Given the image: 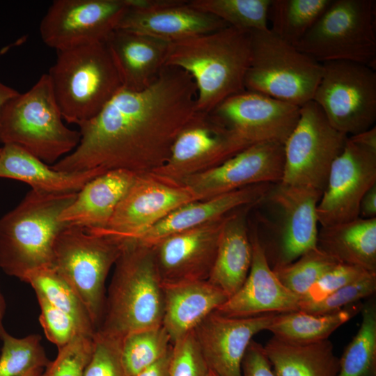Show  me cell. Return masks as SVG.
I'll use <instances>...</instances> for the list:
<instances>
[{"label":"cell","instance_id":"obj_1","mask_svg":"<svg viewBox=\"0 0 376 376\" xmlns=\"http://www.w3.org/2000/svg\"><path fill=\"white\" fill-rule=\"evenodd\" d=\"M192 77L164 66L146 88H120L92 119L79 125V145L51 167L62 172L95 169L151 172L169 158L172 145L196 113Z\"/></svg>","mask_w":376,"mask_h":376},{"label":"cell","instance_id":"obj_2","mask_svg":"<svg viewBox=\"0 0 376 376\" xmlns=\"http://www.w3.org/2000/svg\"><path fill=\"white\" fill-rule=\"evenodd\" d=\"M251 32L226 26L168 43L164 66L187 72L196 88V111L211 113L244 91L251 61Z\"/></svg>","mask_w":376,"mask_h":376},{"label":"cell","instance_id":"obj_3","mask_svg":"<svg viewBox=\"0 0 376 376\" xmlns=\"http://www.w3.org/2000/svg\"><path fill=\"white\" fill-rule=\"evenodd\" d=\"M106 293L96 331L122 340L127 334L162 324L164 295L152 248L125 240Z\"/></svg>","mask_w":376,"mask_h":376},{"label":"cell","instance_id":"obj_4","mask_svg":"<svg viewBox=\"0 0 376 376\" xmlns=\"http://www.w3.org/2000/svg\"><path fill=\"white\" fill-rule=\"evenodd\" d=\"M77 193L30 190L0 219V268L24 281L31 272L52 267L55 241L66 226L59 218Z\"/></svg>","mask_w":376,"mask_h":376},{"label":"cell","instance_id":"obj_5","mask_svg":"<svg viewBox=\"0 0 376 376\" xmlns=\"http://www.w3.org/2000/svg\"><path fill=\"white\" fill-rule=\"evenodd\" d=\"M47 74L63 120L78 126L123 88L106 42L57 51Z\"/></svg>","mask_w":376,"mask_h":376},{"label":"cell","instance_id":"obj_6","mask_svg":"<svg viewBox=\"0 0 376 376\" xmlns=\"http://www.w3.org/2000/svg\"><path fill=\"white\" fill-rule=\"evenodd\" d=\"M48 74L26 92L10 100L0 115V141L13 144L47 164L72 152L79 131L65 125Z\"/></svg>","mask_w":376,"mask_h":376},{"label":"cell","instance_id":"obj_7","mask_svg":"<svg viewBox=\"0 0 376 376\" xmlns=\"http://www.w3.org/2000/svg\"><path fill=\"white\" fill-rule=\"evenodd\" d=\"M125 240L65 226L54 246L52 267L68 282L98 329L104 313L105 282Z\"/></svg>","mask_w":376,"mask_h":376},{"label":"cell","instance_id":"obj_8","mask_svg":"<svg viewBox=\"0 0 376 376\" xmlns=\"http://www.w3.org/2000/svg\"><path fill=\"white\" fill-rule=\"evenodd\" d=\"M251 61L244 86L299 107L313 100L323 65L271 32H251Z\"/></svg>","mask_w":376,"mask_h":376},{"label":"cell","instance_id":"obj_9","mask_svg":"<svg viewBox=\"0 0 376 376\" xmlns=\"http://www.w3.org/2000/svg\"><path fill=\"white\" fill-rule=\"evenodd\" d=\"M295 47L321 63L347 61L375 70V1L331 0Z\"/></svg>","mask_w":376,"mask_h":376},{"label":"cell","instance_id":"obj_10","mask_svg":"<svg viewBox=\"0 0 376 376\" xmlns=\"http://www.w3.org/2000/svg\"><path fill=\"white\" fill-rule=\"evenodd\" d=\"M347 137L329 123L315 102L301 106L297 125L283 145L281 182L322 194L331 165L343 151Z\"/></svg>","mask_w":376,"mask_h":376},{"label":"cell","instance_id":"obj_11","mask_svg":"<svg viewBox=\"0 0 376 376\" xmlns=\"http://www.w3.org/2000/svg\"><path fill=\"white\" fill-rule=\"evenodd\" d=\"M313 100L329 123L347 136L365 131L376 120L375 70L360 63H322Z\"/></svg>","mask_w":376,"mask_h":376},{"label":"cell","instance_id":"obj_12","mask_svg":"<svg viewBox=\"0 0 376 376\" xmlns=\"http://www.w3.org/2000/svg\"><path fill=\"white\" fill-rule=\"evenodd\" d=\"M250 145L212 113L196 112L174 141L165 163L150 173L180 183L219 165Z\"/></svg>","mask_w":376,"mask_h":376},{"label":"cell","instance_id":"obj_13","mask_svg":"<svg viewBox=\"0 0 376 376\" xmlns=\"http://www.w3.org/2000/svg\"><path fill=\"white\" fill-rule=\"evenodd\" d=\"M321 196L304 187L281 182L272 186L264 200L276 210L278 218L273 238L261 243L272 268L289 264L317 247V206Z\"/></svg>","mask_w":376,"mask_h":376},{"label":"cell","instance_id":"obj_14","mask_svg":"<svg viewBox=\"0 0 376 376\" xmlns=\"http://www.w3.org/2000/svg\"><path fill=\"white\" fill-rule=\"evenodd\" d=\"M199 201L183 184L152 173L136 175L107 226L91 232L122 240H135L177 208Z\"/></svg>","mask_w":376,"mask_h":376},{"label":"cell","instance_id":"obj_15","mask_svg":"<svg viewBox=\"0 0 376 376\" xmlns=\"http://www.w3.org/2000/svg\"><path fill=\"white\" fill-rule=\"evenodd\" d=\"M127 6V0H55L40 22L41 39L56 52L106 42Z\"/></svg>","mask_w":376,"mask_h":376},{"label":"cell","instance_id":"obj_16","mask_svg":"<svg viewBox=\"0 0 376 376\" xmlns=\"http://www.w3.org/2000/svg\"><path fill=\"white\" fill-rule=\"evenodd\" d=\"M376 184V152L349 139L331 165L317 206L318 224L330 226L359 217L365 193Z\"/></svg>","mask_w":376,"mask_h":376},{"label":"cell","instance_id":"obj_17","mask_svg":"<svg viewBox=\"0 0 376 376\" xmlns=\"http://www.w3.org/2000/svg\"><path fill=\"white\" fill-rule=\"evenodd\" d=\"M283 166V144L257 143L180 183L191 189L201 201L254 185L281 182Z\"/></svg>","mask_w":376,"mask_h":376},{"label":"cell","instance_id":"obj_18","mask_svg":"<svg viewBox=\"0 0 376 376\" xmlns=\"http://www.w3.org/2000/svg\"><path fill=\"white\" fill-rule=\"evenodd\" d=\"M250 144L284 145L300 115V107L245 90L222 102L212 112Z\"/></svg>","mask_w":376,"mask_h":376},{"label":"cell","instance_id":"obj_19","mask_svg":"<svg viewBox=\"0 0 376 376\" xmlns=\"http://www.w3.org/2000/svg\"><path fill=\"white\" fill-rule=\"evenodd\" d=\"M230 214L170 235L150 246L162 284L208 279L221 230Z\"/></svg>","mask_w":376,"mask_h":376},{"label":"cell","instance_id":"obj_20","mask_svg":"<svg viewBox=\"0 0 376 376\" xmlns=\"http://www.w3.org/2000/svg\"><path fill=\"white\" fill-rule=\"evenodd\" d=\"M116 29L150 36L167 43L228 26L217 17L185 0H127Z\"/></svg>","mask_w":376,"mask_h":376},{"label":"cell","instance_id":"obj_21","mask_svg":"<svg viewBox=\"0 0 376 376\" xmlns=\"http://www.w3.org/2000/svg\"><path fill=\"white\" fill-rule=\"evenodd\" d=\"M277 313L231 318L216 311L193 331L210 371L217 376H242V363L253 338L267 330Z\"/></svg>","mask_w":376,"mask_h":376},{"label":"cell","instance_id":"obj_22","mask_svg":"<svg viewBox=\"0 0 376 376\" xmlns=\"http://www.w3.org/2000/svg\"><path fill=\"white\" fill-rule=\"evenodd\" d=\"M252 260L241 288L215 311L224 316L247 318L299 311L300 297L285 288L268 263L257 228L249 230Z\"/></svg>","mask_w":376,"mask_h":376},{"label":"cell","instance_id":"obj_23","mask_svg":"<svg viewBox=\"0 0 376 376\" xmlns=\"http://www.w3.org/2000/svg\"><path fill=\"white\" fill-rule=\"evenodd\" d=\"M273 185H254L187 203L171 212L135 240L152 246L170 235L217 219L244 206L256 205L263 201Z\"/></svg>","mask_w":376,"mask_h":376},{"label":"cell","instance_id":"obj_24","mask_svg":"<svg viewBox=\"0 0 376 376\" xmlns=\"http://www.w3.org/2000/svg\"><path fill=\"white\" fill-rule=\"evenodd\" d=\"M137 174L125 170L104 173L86 183L61 213L66 226L95 230L104 228Z\"/></svg>","mask_w":376,"mask_h":376},{"label":"cell","instance_id":"obj_25","mask_svg":"<svg viewBox=\"0 0 376 376\" xmlns=\"http://www.w3.org/2000/svg\"><path fill=\"white\" fill-rule=\"evenodd\" d=\"M164 315L162 327L172 344L183 338L211 313L215 311L228 296L207 281L162 284Z\"/></svg>","mask_w":376,"mask_h":376},{"label":"cell","instance_id":"obj_26","mask_svg":"<svg viewBox=\"0 0 376 376\" xmlns=\"http://www.w3.org/2000/svg\"><path fill=\"white\" fill-rule=\"evenodd\" d=\"M106 44L125 89L146 88L164 67L168 43L161 40L116 29Z\"/></svg>","mask_w":376,"mask_h":376},{"label":"cell","instance_id":"obj_27","mask_svg":"<svg viewBox=\"0 0 376 376\" xmlns=\"http://www.w3.org/2000/svg\"><path fill=\"white\" fill-rule=\"evenodd\" d=\"M253 205L235 210L221 230L214 262L207 281L224 291L228 298L243 285L252 260V246L246 224Z\"/></svg>","mask_w":376,"mask_h":376},{"label":"cell","instance_id":"obj_28","mask_svg":"<svg viewBox=\"0 0 376 376\" xmlns=\"http://www.w3.org/2000/svg\"><path fill=\"white\" fill-rule=\"evenodd\" d=\"M95 169L81 172H62L13 144H4L0 151V178L27 183L31 189L49 194L78 193L95 177L105 173Z\"/></svg>","mask_w":376,"mask_h":376},{"label":"cell","instance_id":"obj_29","mask_svg":"<svg viewBox=\"0 0 376 376\" xmlns=\"http://www.w3.org/2000/svg\"><path fill=\"white\" fill-rule=\"evenodd\" d=\"M317 246L338 263L376 272V218L320 226Z\"/></svg>","mask_w":376,"mask_h":376},{"label":"cell","instance_id":"obj_30","mask_svg":"<svg viewBox=\"0 0 376 376\" xmlns=\"http://www.w3.org/2000/svg\"><path fill=\"white\" fill-rule=\"evenodd\" d=\"M274 376H337L339 358L329 339L295 343L272 337L263 346Z\"/></svg>","mask_w":376,"mask_h":376},{"label":"cell","instance_id":"obj_31","mask_svg":"<svg viewBox=\"0 0 376 376\" xmlns=\"http://www.w3.org/2000/svg\"><path fill=\"white\" fill-rule=\"evenodd\" d=\"M357 302L327 314H311L302 311L277 313L267 329L273 336L295 343H313L328 339L339 327L361 311Z\"/></svg>","mask_w":376,"mask_h":376},{"label":"cell","instance_id":"obj_32","mask_svg":"<svg viewBox=\"0 0 376 376\" xmlns=\"http://www.w3.org/2000/svg\"><path fill=\"white\" fill-rule=\"evenodd\" d=\"M331 0H271L269 30L296 46L320 17Z\"/></svg>","mask_w":376,"mask_h":376},{"label":"cell","instance_id":"obj_33","mask_svg":"<svg viewBox=\"0 0 376 376\" xmlns=\"http://www.w3.org/2000/svg\"><path fill=\"white\" fill-rule=\"evenodd\" d=\"M359 329L339 358L337 376H376V302L363 304Z\"/></svg>","mask_w":376,"mask_h":376},{"label":"cell","instance_id":"obj_34","mask_svg":"<svg viewBox=\"0 0 376 376\" xmlns=\"http://www.w3.org/2000/svg\"><path fill=\"white\" fill-rule=\"evenodd\" d=\"M36 295L70 315L84 334L93 336L95 329L85 306L68 282L53 267L40 268L29 274L24 280Z\"/></svg>","mask_w":376,"mask_h":376},{"label":"cell","instance_id":"obj_35","mask_svg":"<svg viewBox=\"0 0 376 376\" xmlns=\"http://www.w3.org/2000/svg\"><path fill=\"white\" fill-rule=\"evenodd\" d=\"M271 0H191L194 8L212 14L228 26L248 32L267 31Z\"/></svg>","mask_w":376,"mask_h":376},{"label":"cell","instance_id":"obj_36","mask_svg":"<svg viewBox=\"0 0 376 376\" xmlns=\"http://www.w3.org/2000/svg\"><path fill=\"white\" fill-rule=\"evenodd\" d=\"M173 344L161 326L133 331L120 343V357L128 376H134L163 357Z\"/></svg>","mask_w":376,"mask_h":376},{"label":"cell","instance_id":"obj_37","mask_svg":"<svg viewBox=\"0 0 376 376\" xmlns=\"http://www.w3.org/2000/svg\"><path fill=\"white\" fill-rule=\"evenodd\" d=\"M0 339V376H22L33 368H45L50 361L38 334L15 338L3 327Z\"/></svg>","mask_w":376,"mask_h":376},{"label":"cell","instance_id":"obj_38","mask_svg":"<svg viewBox=\"0 0 376 376\" xmlns=\"http://www.w3.org/2000/svg\"><path fill=\"white\" fill-rule=\"evenodd\" d=\"M337 263L317 246L295 261L272 269L285 288L301 297L323 274Z\"/></svg>","mask_w":376,"mask_h":376},{"label":"cell","instance_id":"obj_39","mask_svg":"<svg viewBox=\"0 0 376 376\" xmlns=\"http://www.w3.org/2000/svg\"><path fill=\"white\" fill-rule=\"evenodd\" d=\"M375 291L376 272H368L318 301H299V310L317 315L336 312L373 296Z\"/></svg>","mask_w":376,"mask_h":376},{"label":"cell","instance_id":"obj_40","mask_svg":"<svg viewBox=\"0 0 376 376\" xmlns=\"http://www.w3.org/2000/svg\"><path fill=\"white\" fill-rule=\"evenodd\" d=\"M93 350V336L80 334L58 348V354L41 376H84Z\"/></svg>","mask_w":376,"mask_h":376},{"label":"cell","instance_id":"obj_41","mask_svg":"<svg viewBox=\"0 0 376 376\" xmlns=\"http://www.w3.org/2000/svg\"><path fill=\"white\" fill-rule=\"evenodd\" d=\"M121 340L103 335H93V350L84 376H128L120 357Z\"/></svg>","mask_w":376,"mask_h":376},{"label":"cell","instance_id":"obj_42","mask_svg":"<svg viewBox=\"0 0 376 376\" xmlns=\"http://www.w3.org/2000/svg\"><path fill=\"white\" fill-rule=\"evenodd\" d=\"M40 308V322L47 338L58 348L62 347L80 334H84L75 320L68 313L36 295Z\"/></svg>","mask_w":376,"mask_h":376},{"label":"cell","instance_id":"obj_43","mask_svg":"<svg viewBox=\"0 0 376 376\" xmlns=\"http://www.w3.org/2000/svg\"><path fill=\"white\" fill-rule=\"evenodd\" d=\"M210 369L191 331L173 344L169 376H209Z\"/></svg>","mask_w":376,"mask_h":376},{"label":"cell","instance_id":"obj_44","mask_svg":"<svg viewBox=\"0 0 376 376\" xmlns=\"http://www.w3.org/2000/svg\"><path fill=\"white\" fill-rule=\"evenodd\" d=\"M368 272L359 267L338 263L327 270L300 297L301 302L318 301L343 286L359 279Z\"/></svg>","mask_w":376,"mask_h":376},{"label":"cell","instance_id":"obj_45","mask_svg":"<svg viewBox=\"0 0 376 376\" xmlns=\"http://www.w3.org/2000/svg\"><path fill=\"white\" fill-rule=\"evenodd\" d=\"M242 376H274L263 345L252 340L242 363Z\"/></svg>","mask_w":376,"mask_h":376},{"label":"cell","instance_id":"obj_46","mask_svg":"<svg viewBox=\"0 0 376 376\" xmlns=\"http://www.w3.org/2000/svg\"><path fill=\"white\" fill-rule=\"evenodd\" d=\"M172 350L173 345L163 357L134 376H169Z\"/></svg>","mask_w":376,"mask_h":376},{"label":"cell","instance_id":"obj_47","mask_svg":"<svg viewBox=\"0 0 376 376\" xmlns=\"http://www.w3.org/2000/svg\"><path fill=\"white\" fill-rule=\"evenodd\" d=\"M359 217L376 218V184L371 187L362 197L359 204Z\"/></svg>","mask_w":376,"mask_h":376},{"label":"cell","instance_id":"obj_48","mask_svg":"<svg viewBox=\"0 0 376 376\" xmlns=\"http://www.w3.org/2000/svg\"><path fill=\"white\" fill-rule=\"evenodd\" d=\"M352 142L368 150L376 152V127L348 136Z\"/></svg>","mask_w":376,"mask_h":376},{"label":"cell","instance_id":"obj_49","mask_svg":"<svg viewBox=\"0 0 376 376\" xmlns=\"http://www.w3.org/2000/svg\"><path fill=\"white\" fill-rule=\"evenodd\" d=\"M18 94L17 91L0 81V115L5 104Z\"/></svg>","mask_w":376,"mask_h":376},{"label":"cell","instance_id":"obj_50","mask_svg":"<svg viewBox=\"0 0 376 376\" xmlns=\"http://www.w3.org/2000/svg\"><path fill=\"white\" fill-rule=\"evenodd\" d=\"M5 309H6V304H5L4 298L0 290V331L1 330L2 328H3L2 321L4 316Z\"/></svg>","mask_w":376,"mask_h":376},{"label":"cell","instance_id":"obj_51","mask_svg":"<svg viewBox=\"0 0 376 376\" xmlns=\"http://www.w3.org/2000/svg\"><path fill=\"white\" fill-rule=\"evenodd\" d=\"M45 368H33L22 376H41Z\"/></svg>","mask_w":376,"mask_h":376},{"label":"cell","instance_id":"obj_52","mask_svg":"<svg viewBox=\"0 0 376 376\" xmlns=\"http://www.w3.org/2000/svg\"><path fill=\"white\" fill-rule=\"evenodd\" d=\"M209 376H217L214 373L210 370V375Z\"/></svg>","mask_w":376,"mask_h":376},{"label":"cell","instance_id":"obj_53","mask_svg":"<svg viewBox=\"0 0 376 376\" xmlns=\"http://www.w3.org/2000/svg\"><path fill=\"white\" fill-rule=\"evenodd\" d=\"M0 151H1V148H0Z\"/></svg>","mask_w":376,"mask_h":376}]
</instances>
